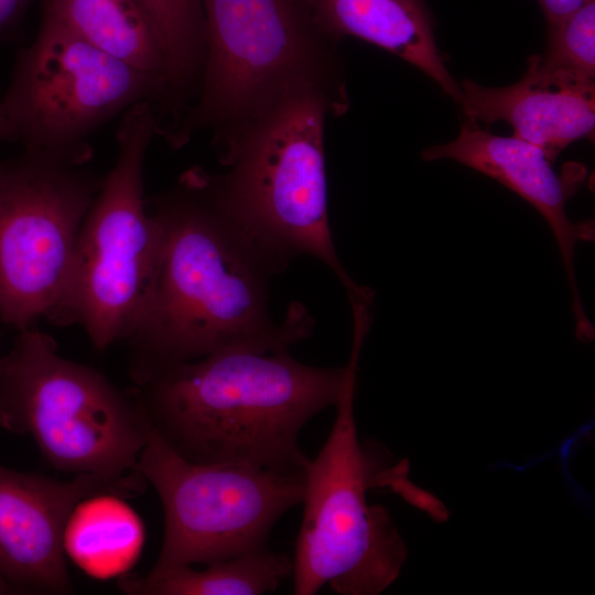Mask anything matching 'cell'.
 Returning a JSON list of instances; mask_svg holds the SVG:
<instances>
[{
    "label": "cell",
    "mask_w": 595,
    "mask_h": 595,
    "mask_svg": "<svg viewBox=\"0 0 595 595\" xmlns=\"http://www.w3.org/2000/svg\"><path fill=\"white\" fill-rule=\"evenodd\" d=\"M147 206L162 227L163 251L151 300L125 340L137 386L218 350H290L312 334L299 303L282 323L272 321L269 282L284 266L225 210L203 167L182 173Z\"/></svg>",
    "instance_id": "1"
},
{
    "label": "cell",
    "mask_w": 595,
    "mask_h": 595,
    "mask_svg": "<svg viewBox=\"0 0 595 595\" xmlns=\"http://www.w3.org/2000/svg\"><path fill=\"white\" fill-rule=\"evenodd\" d=\"M344 372L289 350L232 348L166 368L137 391L153 430L182 458L294 473L311 459L300 432L335 405Z\"/></svg>",
    "instance_id": "2"
},
{
    "label": "cell",
    "mask_w": 595,
    "mask_h": 595,
    "mask_svg": "<svg viewBox=\"0 0 595 595\" xmlns=\"http://www.w3.org/2000/svg\"><path fill=\"white\" fill-rule=\"evenodd\" d=\"M206 43L198 95L165 140L178 149L208 131L219 161L266 117L306 94L336 116L349 108L338 42L299 0H202Z\"/></svg>",
    "instance_id": "3"
},
{
    "label": "cell",
    "mask_w": 595,
    "mask_h": 595,
    "mask_svg": "<svg viewBox=\"0 0 595 595\" xmlns=\"http://www.w3.org/2000/svg\"><path fill=\"white\" fill-rule=\"evenodd\" d=\"M364 342L363 333H353L334 425L304 469L292 572L295 595H314L326 584L340 595H377L397 580L407 558L388 510L367 500L389 464L385 450L358 439L354 400Z\"/></svg>",
    "instance_id": "4"
},
{
    "label": "cell",
    "mask_w": 595,
    "mask_h": 595,
    "mask_svg": "<svg viewBox=\"0 0 595 595\" xmlns=\"http://www.w3.org/2000/svg\"><path fill=\"white\" fill-rule=\"evenodd\" d=\"M0 426L28 434L55 469L113 482L136 472L149 421L137 388L61 356L34 326L0 360Z\"/></svg>",
    "instance_id": "5"
},
{
    "label": "cell",
    "mask_w": 595,
    "mask_h": 595,
    "mask_svg": "<svg viewBox=\"0 0 595 595\" xmlns=\"http://www.w3.org/2000/svg\"><path fill=\"white\" fill-rule=\"evenodd\" d=\"M336 117L315 94L298 96L260 121L221 161L206 171L225 210L281 264L300 255L325 263L347 294L356 284L343 267L328 224L325 123Z\"/></svg>",
    "instance_id": "6"
},
{
    "label": "cell",
    "mask_w": 595,
    "mask_h": 595,
    "mask_svg": "<svg viewBox=\"0 0 595 595\" xmlns=\"http://www.w3.org/2000/svg\"><path fill=\"white\" fill-rule=\"evenodd\" d=\"M155 134L151 102H138L122 113L116 162L101 178L77 237L55 324H80L99 350L132 333L158 279L163 230L143 195L144 160Z\"/></svg>",
    "instance_id": "7"
},
{
    "label": "cell",
    "mask_w": 595,
    "mask_h": 595,
    "mask_svg": "<svg viewBox=\"0 0 595 595\" xmlns=\"http://www.w3.org/2000/svg\"><path fill=\"white\" fill-rule=\"evenodd\" d=\"M160 77L111 57L43 17L35 39L14 57L1 100L23 150L86 165L89 137L138 102L154 106Z\"/></svg>",
    "instance_id": "8"
},
{
    "label": "cell",
    "mask_w": 595,
    "mask_h": 595,
    "mask_svg": "<svg viewBox=\"0 0 595 595\" xmlns=\"http://www.w3.org/2000/svg\"><path fill=\"white\" fill-rule=\"evenodd\" d=\"M136 472L154 487L163 507V540L151 573L268 545L273 526L302 504L305 489L304 470L188 462L150 423Z\"/></svg>",
    "instance_id": "9"
},
{
    "label": "cell",
    "mask_w": 595,
    "mask_h": 595,
    "mask_svg": "<svg viewBox=\"0 0 595 595\" xmlns=\"http://www.w3.org/2000/svg\"><path fill=\"white\" fill-rule=\"evenodd\" d=\"M84 166L25 150L0 160V318L18 332L56 322L102 178Z\"/></svg>",
    "instance_id": "10"
},
{
    "label": "cell",
    "mask_w": 595,
    "mask_h": 595,
    "mask_svg": "<svg viewBox=\"0 0 595 595\" xmlns=\"http://www.w3.org/2000/svg\"><path fill=\"white\" fill-rule=\"evenodd\" d=\"M145 483L141 476L113 482L89 474L57 480L0 465V576L21 593H69L63 531L73 508L97 493L134 496Z\"/></svg>",
    "instance_id": "11"
},
{
    "label": "cell",
    "mask_w": 595,
    "mask_h": 595,
    "mask_svg": "<svg viewBox=\"0 0 595 595\" xmlns=\"http://www.w3.org/2000/svg\"><path fill=\"white\" fill-rule=\"evenodd\" d=\"M424 161L448 159L485 174L529 203L549 225L556 241L572 292L575 334L583 342L594 337L580 295L574 256L581 241L594 240L593 220L573 221L566 203L576 192L583 175L559 174L543 150L516 136H498L466 121L458 136L444 144L426 148Z\"/></svg>",
    "instance_id": "12"
},
{
    "label": "cell",
    "mask_w": 595,
    "mask_h": 595,
    "mask_svg": "<svg viewBox=\"0 0 595 595\" xmlns=\"http://www.w3.org/2000/svg\"><path fill=\"white\" fill-rule=\"evenodd\" d=\"M459 89L456 102L469 121H505L513 136L543 150L552 162L571 143L594 133L595 91L544 88L522 79L486 87L467 78Z\"/></svg>",
    "instance_id": "13"
},
{
    "label": "cell",
    "mask_w": 595,
    "mask_h": 595,
    "mask_svg": "<svg viewBox=\"0 0 595 595\" xmlns=\"http://www.w3.org/2000/svg\"><path fill=\"white\" fill-rule=\"evenodd\" d=\"M334 41L356 37L392 53L432 78L454 101L459 84L436 45L424 0H299Z\"/></svg>",
    "instance_id": "14"
},
{
    "label": "cell",
    "mask_w": 595,
    "mask_h": 595,
    "mask_svg": "<svg viewBox=\"0 0 595 595\" xmlns=\"http://www.w3.org/2000/svg\"><path fill=\"white\" fill-rule=\"evenodd\" d=\"M115 493L79 500L63 531V550L76 566L96 580L120 577L138 562L145 527L138 512Z\"/></svg>",
    "instance_id": "15"
},
{
    "label": "cell",
    "mask_w": 595,
    "mask_h": 595,
    "mask_svg": "<svg viewBox=\"0 0 595 595\" xmlns=\"http://www.w3.org/2000/svg\"><path fill=\"white\" fill-rule=\"evenodd\" d=\"M159 41L163 91L155 106L162 127L175 129L198 95L206 43L202 0H137Z\"/></svg>",
    "instance_id": "16"
},
{
    "label": "cell",
    "mask_w": 595,
    "mask_h": 595,
    "mask_svg": "<svg viewBox=\"0 0 595 595\" xmlns=\"http://www.w3.org/2000/svg\"><path fill=\"white\" fill-rule=\"evenodd\" d=\"M41 4L43 17L105 54L164 82L159 41L137 0H41Z\"/></svg>",
    "instance_id": "17"
},
{
    "label": "cell",
    "mask_w": 595,
    "mask_h": 595,
    "mask_svg": "<svg viewBox=\"0 0 595 595\" xmlns=\"http://www.w3.org/2000/svg\"><path fill=\"white\" fill-rule=\"evenodd\" d=\"M293 559L266 547L206 564L172 567L147 576L125 574L118 587L132 595H261L292 574Z\"/></svg>",
    "instance_id": "18"
},
{
    "label": "cell",
    "mask_w": 595,
    "mask_h": 595,
    "mask_svg": "<svg viewBox=\"0 0 595 595\" xmlns=\"http://www.w3.org/2000/svg\"><path fill=\"white\" fill-rule=\"evenodd\" d=\"M521 79L544 88L595 91V0L548 29L544 53L528 58Z\"/></svg>",
    "instance_id": "19"
},
{
    "label": "cell",
    "mask_w": 595,
    "mask_h": 595,
    "mask_svg": "<svg viewBox=\"0 0 595 595\" xmlns=\"http://www.w3.org/2000/svg\"><path fill=\"white\" fill-rule=\"evenodd\" d=\"M41 0H0V42L20 28L31 6Z\"/></svg>",
    "instance_id": "20"
},
{
    "label": "cell",
    "mask_w": 595,
    "mask_h": 595,
    "mask_svg": "<svg viewBox=\"0 0 595 595\" xmlns=\"http://www.w3.org/2000/svg\"><path fill=\"white\" fill-rule=\"evenodd\" d=\"M547 20L552 28L565 17L582 7L587 0H538Z\"/></svg>",
    "instance_id": "21"
},
{
    "label": "cell",
    "mask_w": 595,
    "mask_h": 595,
    "mask_svg": "<svg viewBox=\"0 0 595 595\" xmlns=\"http://www.w3.org/2000/svg\"><path fill=\"white\" fill-rule=\"evenodd\" d=\"M3 142H17V138L0 97V144Z\"/></svg>",
    "instance_id": "22"
},
{
    "label": "cell",
    "mask_w": 595,
    "mask_h": 595,
    "mask_svg": "<svg viewBox=\"0 0 595 595\" xmlns=\"http://www.w3.org/2000/svg\"><path fill=\"white\" fill-rule=\"evenodd\" d=\"M14 593H21L20 589H18L15 586L7 582L4 578L0 576V594H14Z\"/></svg>",
    "instance_id": "23"
},
{
    "label": "cell",
    "mask_w": 595,
    "mask_h": 595,
    "mask_svg": "<svg viewBox=\"0 0 595 595\" xmlns=\"http://www.w3.org/2000/svg\"><path fill=\"white\" fill-rule=\"evenodd\" d=\"M1 357H2V356H0V360H1Z\"/></svg>",
    "instance_id": "24"
}]
</instances>
